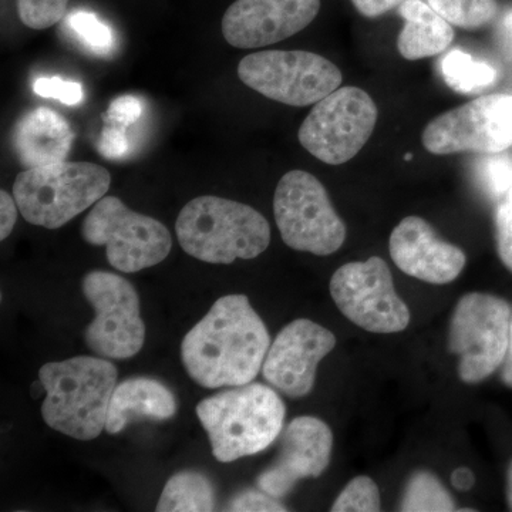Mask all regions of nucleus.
Wrapping results in <instances>:
<instances>
[{
    "label": "nucleus",
    "mask_w": 512,
    "mask_h": 512,
    "mask_svg": "<svg viewBox=\"0 0 512 512\" xmlns=\"http://www.w3.org/2000/svg\"><path fill=\"white\" fill-rule=\"evenodd\" d=\"M175 231L188 255L215 265L254 259L271 242V227L261 212L215 195L188 202L178 215Z\"/></svg>",
    "instance_id": "obj_4"
},
{
    "label": "nucleus",
    "mask_w": 512,
    "mask_h": 512,
    "mask_svg": "<svg viewBox=\"0 0 512 512\" xmlns=\"http://www.w3.org/2000/svg\"><path fill=\"white\" fill-rule=\"evenodd\" d=\"M477 177L491 198L501 200L512 187V157L490 154L478 161Z\"/></svg>",
    "instance_id": "obj_27"
},
{
    "label": "nucleus",
    "mask_w": 512,
    "mask_h": 512,
    "mask_svg": "<svg viewBox=\"0 0 512 512\" xmlns=\"http://www.w3.org/2000/svg\"><path fill=\"white\" fill-rule=\"evenodd\" d=\"M82 237L94 247H106L109 264L126 274L161 264L173 248L164 224L130 210L117 197H103L94 204L83 221Z\"/></svg>",
    "instance_id": "obj_6"
},
{
    "label": "nucleus",
    "mask_w": 512,
    "mask_h": 512,
    "mask_svg": "<svg viewBox=\"0 0 512 512\" xmlns=\"http://www.w3.org/2000/svg\"><path fill=\"white\" fill-rule=\"evenodd\" d=\"M441 73L448 87L461 94L483 92L497 82L498 72L484 60L463 50H451L441 62Z\"/></svg>",
    "instance_id": "obj_22"
},
{
    "label": "nucleus",
    "mask_w": 512,
    "mask_h": 512,
    "mask_svg": "<svg viewBox=\"0 0 512 512\" xmlns=\"http://www.w3.org/2000/svg\"><path fill=\"white\" fill-rule=\"evenodd\" d=\"M271 338L248 296H222L185 335L181 359L205 389L244 386L261 372Z\"/></svg>",
    "instance_id": "obj_1"
},
{
    "label": "nucleus",
    "mask_w": 512,
    "mask_h": 512,
    "mask_svg": "<svg viewBox=\"0 0 512 512\" xmlns=\"http://www.w3.org/2000/svg\"><path fill=\"white\" fill-rule=\"evenodd\" d=\"M274 212L282 239L295 251L328 256L345 244V222L315 175L302 170L286 173L276 187Z\"/></svg>",
    "instance_id": "obj_8"
},
{
    "label": "nucleus",
    "mask_w": 512,
    "mask_h": 512,
    "mask_svg": "<svg viewBox=\"0 0 512 512\" xmlns=\"http://www.w3.org/2000/svg\"><path fill=\"white\" fill-rule=\"evenodd\" d=\"M402 511H454L456 503L439 478L427 471H417L406 485Z\"/></svg>",
    "instance_id": "obj_23"
},
{
    "label": "nucleus",
    "mask_w": 512,
    "mask_h": 512,
    "mask_svg": "<svg viewBox=\"0 0 512 512\" xmlns=\"http://www.w3.org/2000/svg\"><path fill=\"white\" fill-rule=\"evenodd\" d=\"M501 380L505 386L512 389V316L510 328V343H508L507 356H505L503 366H501Z\"/></svg>",
    "instance_id": "obj_38"
},
{
    "label": "nucleus",
    "mask_w": 512,
    "mask_h": 512,
    "mask_svg": "<svg viewBox=\"0 0 512 512\" xmlns=\"http://www.w3.org/2000/svg\"><path fill=\"white\" fill-rule=\"evenodd\" d=\"M320 0H235L222 16V35L237 49L275 45L316 19Z\"/></svg>",
    "instance_id": "obj_15"
},
{
    "label": "nucleus",
    "mask_w": 512,
    "mask_h": 512,
    "mask_svg": "<svg viewBox=\"0 0 512 512\" xmlns=\"http://www.w3.org/2000/svg\"><path fill=\"white\" fill-rule=\"evenodd\" d=\"M73 140L70 124L46 107L29 111L13 128V148L26 170L63 163L69 156Z\"/></svg>",
    "instance_id": "obj_18"
},
{
    "label": "nucleus",
    "mask_w": 512,
    "mask_h": 512,
    "mask_svg": "<svg viewBox=\"0 0 512 512\" xmlns=\"http://www.w3.org/2000/svg\"><path fill=\"white\" fill-rule=\"evenodd\" d=\"M143 101L136 96L117 97L116 100L111 101L109 110H107L104 120L109 121L113 126L126 128L131 124L136 123L141 116H143Z\"/></svg>",
    "instance_id": "obj_32"
},
{
    "label": "nucleus",
    "mask_w": 512,
    "mask_h": 512,
    "mask_svg": "<svg viewBox=\"0 0 512 512\" xmlns=\"http://www.w3.org/2000/svg\"><path fill=\"white\" fill-rule=\"evenodd\" d=\"M18 204L15 198L8 194L5 190L0 191V239L5 241L6 238L12 234L15 228L16 221H18Z\"/></svg>",
    "instance_id": "obj_34"
},
{
    "label": "nucleus",
    "mask_w": 512,
    "mask_h": 512,
    "mask_svg": "<svg viewBox=\"0 0 512 512\" xmlns=\"http://www.w3.org/2000/svg\"><path fill=\"white\" fill-rule=\"evenodd\" d=\"M495 239L501 261L512 272V187L495 210Z\"/></svg>",
    "instance_id": "obj_29"
},
{
    "label": "nucleus",
    "mask_w": 512,
    "mask_h": 512,
    "mask_svg": "<svg viewBox=\"0 0 512 512\" xmlns=\"http://www.w3.org/2000/svg\"><path fill=\"white\" fill-rule=\"evenodd\" d=\"M329 288L339 311L367 332L390 335L409 326V306L397 295L392 272L379 256L340 266Z\"/></svg>",
    "instance_id": "obj_12"
},
{
    "label": "nucleus",
    "mask_w": 512,
    "mask_h": 512,
    "mask_svg": "<svg viewBox=\"0 0 512 512\" xmlns=\"http://www.w3.org/2000/svg\"><path fill=\"white\" fill-rule=\"evenodd\" d=\"M110 184V173L101 165L63 161L18 174L13 197L29 224L57 229L99 202Z\"/></svg>",
    "instance_id": "obj_5"
},
{
    "label": "nucleus",
    "mask_w": 512,
    "mask_h": 512,
    "mask_svg": "<svg viewBox=\"0 0 512 512\" xmlns=\"http://www.w3.org/2000/svg\"><path fill=\"white\" fill-rule=\"evenodd\" d=\"M382 510L379 487L372 478H353L332 505L333 512H376Z\"/></svg>",
    "instance_id": "obj_26"
},
{
    "label": "nucleus",
    "mask_w": 512,
    "mask_h": 512,
    "mask_svg": "<svg viewBox=\"0 0 512 512\" xmlns=\"http://www.w3.org/2000/svg\"><path fill=\"white\" fill-rule=\"evenodd\" d=\"M426 2L448 23L466 30L484 28L490 25L498 15L497 0H426Z\"/></svg>",
    "instance_id": "obj_24"
},
{
    "label": "nucleus",
    "mask_w": 512,
    "mask_h": 512,
    "mask_svg": "<svg viewBox=\"0 0 512 512\" xmlns=\"http://www.w3.org/2000/svg\"><path fill=\"white\" fill-rule=\"evenodd\" d=\"M474 483H476V477H474V473L470 468L460 467L451 474V484L461 493L470 491L474 487Z\"/></svg>",
    "instance_id": "obj_37"
},
{
    "label": "nucleus",
    "mask_w": 512,
    "mask_h": 512,
    "mask_svg": "<svg viewBox=\"0 0 512 512\" xmlns=\"http://www.w3.org/2000/svg\"><path fill=\"white\" fill-rule=\"evenodd\" d=\"M335 346L336 336L329 329L309 319L293 320L266 353L262 373L276 390L301 399L312 392L319 363Z\"/></svg>",
    "instance_id": "obj_14"
},
{
    "label": "nucleus",
    "mask_w": 512,
    "mask_h": 512,
    "mask_svg": "<svg viewBox=\"0 0 512 512\" xmlns=\"http://www.w3.org/2000/svg\"><path fill=\"white\" fill-rule=\"evenodd\" d=\"M228 511H286L278 498L266 494L265 491L245 490L232 497L228 503Z\"/></svg>",
    "instance_id": "obj_31"
},
{
    "label": "nucleus",
    "mask_w": 512,
    "mask_h": 512,
    "mask_svg": "<svg viewBox=\"0 0 512 512\" xmlns=\"http://www.w3.org/2000/svg\"><path fill=\"white\" fill-rule=\"evenodd\" d=\"M379 111L359 87H340L313 106L299 128V143L322 163H348L375 131Z\"/></svg>",
    "instance_id": "obj_10"
},
{
    "label": "nucleus",
    "mask_w": 512,
    "mask_h": 512,
    "mask_svg": "<svg viewBox=\"0 0 512 512\" xmlns=\"http://www.w3.org/2000/svg\"><path fill=\"white\" fill-rule=\"evenodd\" d=\"M434 156L503 153L512 146V96L490 94L431 120L421 136Z\"/></svg>",
    "instance_id": "obj_13"
},
{
    "label": "nucleus",
    "mask_w": 512,
    "mask_h": 512,
    "mask_svg": "<svg viewBox=\"0 0 512 512\" xmlns=\"http://www.w3.org/2000/svg\"><path fill=\"white\" fill-rule=\"evenodd\" d=\"M215 493L210 478L198 471H181L165 484L158 512L214 511Z\"/></svg>",
    "instance_id": "obj_21"
},
{
    "label": "nucleus",
    "mask_w": 512,
    "mask_h": 512,
    "mask_svg": "<svg viewBox=\"0 0 512 512\" xmlns=\"http://www.w3.org/2000/svg\"><path fill=\"white\" fill-rule=\"evenodd\" d=\"M495 40L501 53L512 62V9L505 12L495 28Z\"/></svg>",
    "instance_id": "obj_36"
},
{
    "label": "nucleus",
    "mask_w": 512,
    "mask_h": 512,
    "mask_svg": "<svg viewBox=\"0 0 512 512\" xmlns=\"http://www.w3.org/2000/svg\"><path fill=\"white\" fill-rule=\"evenodd\" d=\"M210 437L212 454L221 463L266 450L284 429V400L271 387L248 383L214 394L197 406Z\"/></svg>",
    "instance_id": "obj_3"
},
{
    "label": "nucleus",
    "mask_w": 512,
    "mask_h": 512,
    "mask_svg": "<svg viewBox=\"0 0 512 512\" xmlns=\"http://www.w3.org/2000/svg\"><path fill=\"white\" fill-rule=\"evenodd\" d=\"M245 86L286 106H312L339 89L343 76L326 57L305 50H262L238 64Z\"/></svg>",
    "instance_id": "obj_9"
},
{
    "label": "nucleus",
    "mask_w": 512,
    "mask_h": 512,
    "mask_svg": "<svg viewBox=\"0 0 512 512\" xmlns=\"http://www.w3.org/2000/svg\"><path fill=\"white\" fill-rule=\"evenodd\" d=\"M178 410L174 393L150 377H133L117 384L107 413L106 431L119 434L138 420L173 419Z\"/></svg>",
    "instance_id": "obj_19"
},
{
    "label": "nucleus",
    "mask_w": 512,
    "mask_h": 512,
    "mask_svg": "<svg viewBox=\"0 0 512 512\" xmlns=\"http://www.w3.org/2000/svg\"><path fill=\"white\" fill-rule=\"evenodd\" d=\"M511 306L491 293L471 292L458 301L448 332V350L458 359L464 383L483 382L503 366L510 343Z\"/></svg>",
    "instance_id": "obj_7"
},
{
    "label": "nucleus",
    "mask_w": 512,
    "mask_h": 512,
    "mask_svg": "<svg viewBox=\"0 0 512 512\" xmlns=\"http://www.w3.org/2000/svg\"><path fill=\"white\" fill-rule=\"evenodd\" d=\"M82 289L94 309V319L84 332L89 349L104 359L136 356L146 340L136 288L113 272L93 271L84 276Z\"/></svg>",
    "instance_id": "obj_11"
},
{
    "label": "nucleus",
    "mask_w": 512,
    "mask_h": 512,
    "mask_svg": "<svg viewBox=\"0 0 512 512\" xmlns=\"http://www.w3.org/2000/svg\"><path fill=\"white\" fill-rule=\"evenodd\" d=\"M404 0H352L357 12L365 18L375 19L402 5Z\"/></svg>",
    "instance_id": "obj_35"
},
{
    "label": "nucleus",
    "mask_w": 512,
    "mask_h": 512,
    "mask_svg": "<svg viewBox=\"0 0 512 512\" xmlns=\"http://www.w3.org/2000/svg\"><path fill=\"white\" fill-rule=\"evenodd\" d=\"M404 26L397 37V49L407 60L440 55L454 40V29L429 3L404 0L399 6Z\"/></svg>",
    "instance_id": "obj_20"
},
{
    "label": "nucleus",
    "mask_w": 512,
    "mask_h": 512,
    "mask_svg": "<svg viewBox=\"0 0 512 512\" xmlns=\"http://www.w3.org/2000/svg\"><path fill=\"white\" fill-rule=\"evenodd\" d=\"M412 157H413L412 154H407V156L404 158H406V160H412Z\"/></svg>",
    "instance_id": "obj_40"
},
{
    "label": "nucleus",
    "mask_w": 512,
    "mask_h": 512,
    "mask_svg": "<svg viewBox=\"0 0 512 512\" xmlns=\"http://www.w3.org/2000/svg\"><path fill=\"white\" fill-rule=\"evenodd\" d=\"M70 0H16L19 19L33 30L52 28L66 15Z\"/></svg>",
    "instance_id": "obj_28"
},
{
    "label": "nucleus",
    "mask_w": 512,
    "mask_h": 512,
    "mask_svg": "<svg viewBox=\"0 0 512 512\" xmlns=\"http://www.w3.org/2000/svg\"><path fill=\"white\" fill-rule=\"evenodd\" d=\"M33 92L46 99H56L66 106H77L84 99L82 84L62 77H40L33 83Z\"/></svg>",
    "instance_id": "obj_30"
},
{
    "label": "nucleus",
    "mask_w": 512,
    "mask_h": 512,
    "mask_svg": "<svg viewBox=\"0 0 512 512\" xmlns=\"http://www.w3.org/2000/svg\"><path fill=\"white\" fill-rule=\"evenodd\" d=\"M389 248L400 271L427 284L456 281L467 262L463 249L437 237L429 222L420 217L404 218L393 229Z\"/></svg>",
    "instance_id": "obj_17"
},
{
    "label": "nucleus",
    "mask_w": 512,
    "mask_h": 512,
    "mask_svg": "<svg viewBox=\"0 0 512 512\" xmlns=\"http://www.w3.org/2000/svg\"><path fill=\"white\" fill-rule=\"evenodd\" d=\"M97 148H99L101 156L110 158V160H117V158L126 156L128 150H130L126 128L113 126V124L104 127Z\"/></svg>",
    "instance_id": "obj_33"
},
{
    "label": "nucleus",
    "mask_w": 512,
    "mask_h": 512,
    "mask_svg": "<svg viewBox=\"0 0 512 512\" xmlns=\"http://www.w3.org/2000/svg\"><path fill=\"white\" fill-rule=\"evenodd\" d=\"M507 503L512 511V461L507 473Z\"/></svg>",
    "instance_id": "obj_39"
},
{
    "label": "nucleus",
    "mask_w": 512,
    "mask_h": 512,
    "mask_svg": "<svg viewBox=\"0 0 512 512\" xmlns=\"http://www.w3.org/2000/svg\"><path fill=\"white\" fill-rule=\"evenodd\" d=\"M117 367L104 357L77 356L39 370L46 393L42 416L47 426L72 439H97L106 430Z\"/></svg>",
    "instance_id": "obj_2"
},
{
    "label": "nucleus",
    "mask_w": 512,
    "mask_h": 512,
    "mask_svg": "<svg viewBox=\"0 0 512 512\" xmlns=\"http://www.w3.org/2000/svg\"><path fill=\"white\" fill-rule=\"evenodd\" d=\"M62 26L67 35L94 55H109L114 46V36L110 26L101 22L92 12L76 10L64 18Z\"/></svg>",
    "instance_id": "obj_25"
},
{
    "label": "nucleus",
    "mask_w": 512,
    "mask_h": 512,
    "mask_svg": "<svg viewBox=\"0 0 512 512\" xmlns=\"http://www.w3.org/2000/svg\"><path fill=\"white\" fill-rule=\"evenodd\" d=\"M332 448L333 433L325 421L312 416L296 417L284 431L278 457L256 480L258 488L281 500L299 481L325 473Z\"/></svg>",
    "instance_id": "obj_16"
}]
</instances>
